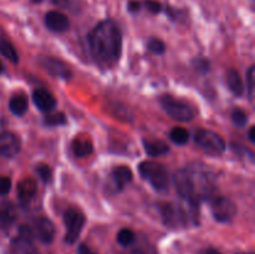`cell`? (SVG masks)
<instances>
[{
    "mask_svg": "<svg viewBox=\"0 0 255 254\" xmlns=\"http://www.w3.org/2000/svg\"><path fill=\"white\" fill-rule=\"evenodd\" d=\"M136 241V234L131 231V229H121V231L117 233V242L119 244H121L122 247H128L131 244L134 243Z\"/></svg>",
    "mask_w": 255,
    "mask_h": 254,
    "instance_id": "cell-24",
    "label": "cell"
},
{
    "mask_svg": "<svg viewBox=\"0 0 255 254\" xmlns=\"http://www.w3.org/2000/svg\"><path fill=\"white\" fill-rule=\"evenodd\" d=\"M2 71H4V65H2L1 60H0V74H1Z\"/></svg>",
    "mask_w": 255,
    "mask_h": 254,
    "instance_id": "cell-39",
    "label": "cell"
},
{
    "mask_svg": "<svg viewBox=\"0 0 255 254\" xmlns=\"http://www.w3.org/2000/svg\"><path fill=\"white\" fill-rule=\"evenodd\" d=\"M139 174L156 191L162 192L168 188V173L161 163L154 161H144L138 166Z\"/></svg>",
    "mask_w": 255,
    "mask_h": 254,
    "instance_id": "cell-4",
    "label": "cell"
},
{
    "mask_svg": "<svg viewBox=\"0 0 255 254\" xmlns=\"http://www.w3.org/2000/svg\"><path fill=\"white\" fill-rule=\"evenodd\" d=\"M174 184L183 201L199 206L202 201L211 197L214 189V176L207 166L194 164L177 171Z\"/></svg>",
    "mask_w": 255,
    "mask_h": 254,
    "instance_id": "cell-2",
    "label": "cell"
},
{
    "mask_svg": "<svg viewBox=\"0 0 255 254\" xmlns=\"http://www.w3.org/2000/svg\"><path fill=\"white\" fill-rule=\"evenodd\" d=\"M194 69H197L201 72H207L209 70V62L206 59H196L193 61Z\"/></svg>",
    "mask_w": 255,
    "mask_h": 254,
    "instance_id": "cell-33",
    "label": "cell"
},
{
    "mask_svg": "<svg viewBox=\"0 0 255 254\" xmlns=\"http://www.w3.org/2000/svg\"><path fill=\"white\" fill-rule=\"evenodd\" d=\"M40 65L45 71L49 72L51 76L59 77V79L69 80L72 76V71L69 65L65 64L62 60L56 59V57L45 56L40 60Z\"/></svg>",
    "mask_w": 255,
    "mask_h": 254,
    "instance_id": "cell-10",
    "label": "cell"
},
{
    "mask_svg": "<svg viewBox=\"0 0 255 254\" xmlns=\"http://www.w3.org/2000/svg\"><path fill=\"white\" fill-rule=\"evenodd\" d=\"M255 127H251V129H249V139H251V142H255Z\"/></svg>",
    "mask_w": 255,
    "mask_h": 254,
    "instance_id": "cell-37",
    "label": "cell"
},
{
    "mask_svg": "<svg viewBox=\"0 0 255 254\" xmlns=\"http://www.w3.org/2000/svg\"><path fill=\"white\" fill-rule=\"evenodd\" d=\"M45 25L54 32L66 31L70 26L69 17L59 11H49L45 15Z\"/></svg>",
    "mask_w": 255,
    "mask_h": 254,
    "instance_id": "cell-13",
    "label": "cell"
},
{
    "mask_svg": "<svg viewBox=\"0 0 255 254\" xmlns=\"http://www.w3.org/2000/svg\"><path fill=\"white\" fill-rule=\"evenodd\" d=\"M128 254H156L152 247L148 246H137L131 249Z\"/></svg>",
    "mask_w": 255,
    "mask_h": 254,
    "instance_id": "cell-32",
    "label": "cell"
},
{
    "mask_svg": "<svg viewBox=\"0 0 255 254\" xmlns=\"http://www.w3.org/2000/svg\"><path fill=\"white\" fill-rule=\"evenodd\" d=\"M92 59L100 67L109 69L117 64L122 54V34L112 20L99 22L87 36Z\"/></svg>",
    "mask_w": 255,
    "mask_h": 254,
    "instance_id": "cell-1",
    "label": "cell"
},
{
    "mask_svg": "<svg viewBox=\"0 0 255 254\" xmlns=\"http://www.w3.org/2000/svg\"><path fill=\"white\" fill-rule=\"evenodd\" d=\"M143 147L147 154L152 157L166 154L169 151L168 144L161 139H143Z\"/></svg>",
    "mask_w": 255,
    "mask_h": 254,
    "instance_id": "cell-20",
    "label": "cell"
},
{
    "mask_svg": "<svg viewBox=\"0 0 255 254\" xmlns=\"http://www.w3.org/2000/svg\"><path fill=\"white\" fill-rule=\"evenodd\" d=\"M159 102H161L162 107L166 111V114L171 119L181 122H187L193 120L194 111L187 102L178 99H174V97L169 96V95H163L159 99Z\"/></svg>",
    "mask_w": 255,
    "mask_h": 254,
    "instance_id": "cell-5",
    "label": "cell"
},
{
    "mask_svg": "<svg viewBox=\"0 0 255 254\" xmlns=\"http://www.w3.org/2000/svg\"><path fill=\"white\" fill-rule=\"evenodd\" d=\"M203 254H221L219 253L218 251H217V249H213V248H209V249H207L206 252H204Z\"/></svg>",
    "mask_w": 255,
    "mask_h": 254,
    "instance_id": "cell-38",
    "label": "cell"
},
{
    "mask_svg": "<svg viewBox=\"0 0 255 254\" xmlns=\"http://www.w3.org/2000/svg\"><path fill=\"white\" fill-rule=\"evenodd\" d=\"M226 80H227V85H228L232 94L236 95V96L238 97L243 96L244 85H243V81H242L241 75H239V72L237 71V70L234 69L228 70L226 75Z\"/></svg>",
    "mask_w": 255,
    "mask_h": 254,
    "instance_id": "cell-19",
    "label": "cell"
},
{
    "mask_svg": "<svg viewBox=\"0 0 255 254\" xmlns=\"http://www.w3.org/2000/svg\"><path fill=\"white\" fill-rule=\"evenodd\" d=\"M254 72H255L254 66H251L248 71H247V92H248V97L251 101L254 97V80H255Z\"/></svg>",
    "mask_w": 255,
    "mask_h": 254,
    "instance_id": "cell-29",
    "label": "cell"
},
{
    "mask_svg": "<svg viewBox=\"0 0 255 254\" xmlns=\"http://www.w3.org/2000/svg\"><path fill=\"white\" fill-rule=\"evenodd\" d=\"M246 254H253V253H246Z\"/></svg>",
    "mask_w": 255,
    "mask_h": 254,
    "instance_id": "cell-42",
    "label": "cell"
},
{
    "mask_svg": "<svg viewBox=\"0 0 255 254\" xmlns=\"http://www.w3.org/2000/svg\"><path fill=\"white\" fill-rule=\"evenodd\" d=\"M211 211L216 221L227 223L237 214V206L228 197H214L211 202Z\"/></svg>",
    "mask_w": 255,
    "mask_h": 254,
    "instance_id": "cell-8",
    "label": "cell"
},
{
    "mask_svg": "<svg viewBox=\"0 0 255 254\" xmlns=\"http://www.w3.org/2000/svg\"><path fill=\"white\" fill-rule=\"evenodd\" d=\"M20 138L9 131H0V157L12 158L20 152Z\"/></svg>",
    "mask_w": 255,
    "mask_h": 254,
    "instance_id": "cell-11",
    "label": "cell"
},
{
    "mask_svg": "<svg viewBox=\"0 0 255 254\" xmlns=\"http://www.w3.org/2000/svg\"><path fill=\"white\" fill-rule=\"evenodd\" d=\"M72 151H74L75 156L79 158L89 157L94 152V144L87 136L77 137L72 142Z\"/></svg>",
    "mask_w": 255,
    "mask_h": 254,
    "instance_id": "cell-18",
    "label": "cell"
},
{
    "mask_svg": "<svg viewBox=\"0 0 255 254\" xmlns=\"http://www.w3.org/2000/svg\"><path fill=\"white\" fill-rule=\"evenodd\" d=\"M147 49L152 52V54L161 55L166 51V45L162 40L157 39V37H152L147 41Z\"/></svg>",
    "mask_w": 255,
    "mask_h": 254,
    "instance_id": "cell-26",
    "label": "cell"
},
{
    "mask_svg": "<svg viewBox=\"0 0 255 254\" xmlns=\"http://www.w3.org/2000/svg\"><path fill=\"white\" fill-rule=\"evenodd\" d=\"M169 137H171V139L174 143L184 144L188 141L189 132L186 128H183V127H174L171 131V133H169Z\"/></svg>",
    "mask_w": 255,
    "mask_h": 254,
    "instance_id": "cell-23",
    "label": "cell"
},
{
    "mask_svg": "<svg viewBox=\"0 0 255 254\" xmlns=\"http://www.w3.org/2000/svg\"><path fill=\"white\" fill-rule=\"evenodd\" d=\"M52 2L56 5H59V6H62V7L70 6V0H52Z\"/></svg>",
    "mask_w": 255,
    "mask_h": 254,
    "instance_id": "cell-36",
    "label": "cell"
},
{
    "mask_svg": "<svg viewBox=\"0 0 255 254\" xmlns=\"http://www.w3.org/2000/svg\"><path fill=\"white\" fill-rule=\"evenodd\" d=\"M0 131H1V125H0Z\"/></svg>",
    "mask_w": 255,
    "mask_h": 254,
    "instance_id": "cell-41",
    "label": "cell"
},
{
    "mask_svg": "<svg viewBox=\"0 0 255 254\" xmlns=\"http://www.w3.org/2000/svg\"><path fill=\"white\" fill-rule=\"evenodd\" d=\"M127 7H128V10L131 12L139 11V9H141V2L137 1V0H129Z\"/></svg>",
    "mask_w": 255,
    "mask_h": 254,
    "instance_id": "cell-34",
    "label": "cell"
},
{
    "mask_svg": "<svg viewBox=\"0 0 255 254\" xmlns=\"http://www.w3.org/2000/svg\"><path fill=\"white\" fill-rule=\"evenodd\" d=\"M31 1L32 2H40V1H41V0H31Z\"/></svg>",
    "mask_w": 255,
    "mask_h": 254,
    "instance_id": "cell-40",
    "label": "cell"
},
{
    "mask_svg": "<svg viewBox=\"0 0 255 254\" xmlns=\"http://www.w3.org/2000/svg\"><path fill=\"white\" fill-rule=\"evenodd\" d=\"M32 101H34L35 106L40 111L44 112L51 111L56 106V100H55V97L49 91H46L44 89H36L32 92Z\"/></svg>",
    "mask_w": 255,
    "mask_h": 254,
    "instance_id": "cell-15",
    "label": "cell"
},
{
    "mask_svg": "<svg viewBox=\"0 0 255 254\" xmlns=\"http://www.w3.org/2000/svg\"><path fill=\"white\" fill-rule=\"evenodd\" d=\"M132 171L127 166H117L112 171V179L119 191H122L132 181Z\"/></svg>",
    "mask_w": 255,
    "mask_h": 254,
    "instance_id": "cell-17",
    "label": "cell"
},
{
    "mask_svg": "<svg viewBox=\"0 0 255 254\" xmlns=\"http://www.w3.org/2000/svg\"><path fill=\"white\" fill-rule=\"evenodd\" d=\"M9 109L15 116H22L27 110V99L24 95H15L10 99Z\"/></svg>",
    "mask_w": 255,
    "mask_h": 254,
    "instance_id": "cell-21",
    "label": "cell"
},
{
    "mask_svg": "<svg viewBox=\"0 0 255 254\" xmlns=\"http://www.w3.org/2000/svg\"><path fill=\"white\" fill-rule=\"evenodd\" d=\"M84 213L77 208H69L64 213V224L66 227V234H65V242L67 244H74L79 239L80 233L85 226Z\"/></svg>",
    "mask_w": 255,
    "mask_h": 254,
    "instance_id": "cell-7",
    "label": "cell"
},
{
    "mask_svg": "<svg viewBox=\"0 0 255 254\" xmlns=\"http://www.w3.org/2000/svg\"><path fill=\"white\" fill-rule=\"evenodd\" d=\"M7 254H40V252L32 243V239L17 236L10 242Z\"/></svg>",
    "mask_w": 255,
    "mask_h": 254,
    "instance_id": "cell-12",
    "label": "cell"
},
{
    "mask_svg": "<svg viewBox=\"0 0 255 254\" xmlns=\"http://www.w3.org/2000/svg\"><path fill=\"white\" fill-rule=\"evenodd\" d=\"M144 6L152 14H158L162 10V5L158 1H156V0H146L144 1Z\"/></svg>",
    "mask_w": 255,
    "mask_h": 254,
    "instance_id": "cell-31",
    "label": "cell"
},
{
    "mask_svg": "<svg viewBox=\"0 0 255 254\" xmlns=\"http://www.w3.org/2000/svg\"><path fill=\"white\" fill-rule=\"evenodd\" d=\"M232 121L237 127H244L248 122V116L243 110L236 109L232 112Z\"/></svg>",
    "mask_w": 255,
    "mask_h": 254,
    "instance_id": "cell-27",
    "label": "cell"
},
{
    "mask_svg": "<svg viewBox=\"0 0 255 254\" xmlns=\"http://www.w3.org/2000/svg\"><path fill=\"white\" fill-rule=\"evenodd\" d=\"M29 229L32 239H39L44 244H50L54 241L55 227L52 222L46 217H40V218L35 219L31 226H29Z\"/></svg>",
    "mask_w": 255,
    "mask_h": 254,
    "instance_id": "cell-9",
    "label": "cell"
},
{
    "mask_svg": "<svg viewBox=\"0 0 255 254\" xmlns=\"http://www.w3.org/2000/svg\"><path fill=\"white\" fill-rule=\"evenodd\" d=\"M0 54L4 57H6L9 61H11L12 64H16L19 61V56H17L15 47L6 39L1 36H0Z\"/></svg>",
    "mask_w": 255,
    "mask_h": 254,
    "instance_id": "cell-22",
    "label": "cell"
},
{
    "mask_svg": "<svg viewBox=\"0 0 255 254\" xmlns=\"http://www.w3.org/2000/svg\"><path fill=\"white\" fill-rule=\"evenodd\" d=\"M198 204L186 201H183L182 204L164 203L161 206V214L163 223L169 228H187L198 224Z\"/></svg>",
    "mask_w": 255,
    "mask_h": 254,
    "instance_id": "cell-3",
    "label": "cell"
},
{
    "mask_svg": "<svg viewBox=\"0 0 255 254\" xmlns=\"http://www.w3.org/2000/svg\"><path fill=\"white\" fill-rule=\"evenodd\" d=\"M36 182L32 178H24L17 184V197H19L20 203L24 204V206H26L34 199V197L36 196Z\"/></svg>",
    "mask_w": 255,
    "mask_h": 254,
    "instance_id": "cell-14",
    "label": "cell"
},
{
    "mask_svg": "<svg viewBox=\"0 0 255 254\" xmlns=\"http://www.w3.org/2000/svg\"><path fill=\"white\" fill-rule=\"evenodd\" d=\"M197 146L211 156H219L226 151V142L218 133L209 129H198L194 134Z\"/></svg>",
    "mask_w": 255,
    "mask_h": 254,
    "instance_id": "cell-6",
    "label": "cell"
},
{
    "mask_svg": "<svg viewBox=\"0 0 255 254\" xmlns=\"http://www.w3.org/2000/svg\"><path fill=\"white\" fill-rule=\"evenodd\" d=\"M11 189V179L6 176L0 177V196H6Z\"/></svg>",
    "mask_w": 255,
    "mask_h": 254,
    "instance_id": "cell-30",
    "label": "cell"
},
{
    "mask_svg": "<svg viewBox=\"0 0 255 254\" xmlns=\"http://www.w3.org/2000/svg\"><path fill=\"white\" fill-rule=\"evenodd\" d=\"M15 219H16V209L14 204L10 202L0 203V231L11 227Z\"/></svg>",
    "mask_w": 255,
    "mask_h": 254,
    "instance_id": "cell-16",
    "label": "cell"
},
{
    "mask_svg": "<svg viewBox=\"0 0 255 254\" xmlns=\"http://www.w3.org/2000/svg\"><path fill=\"white\" fill-rule=\"evenodd\" d=\"M44 124L50 127L61 126V125L66 124V116L64 114H61V112H55V114L46 115L44 119Z\"/></svg>",
    "mask_w": 255,
    "mask_h": 254,
    "instance_id": "cell-25",
    "label": "cell"
},
{
    "mask_svg": "<svg viewBox=\"0 0 255 254\" xmlns=\"http://www.w3.org/2000/svg\"><path fill=\"white\" fill-rule=\"evenodd\" d=\"M35 171H36V173L39 174V177L42 179V182H45V183H49L52 179V171L47 164H37V166L35 167Z\"/></svg>",
    "mask_w": 255,
    "mask_h": 254,
    "instance_id": "cell-28",
    "label": "cell"
},
{
    "mask_svg": "<svg viewBox=\"0 0 255 254\" xmlns=\"http://www.w3.org/2000/svg\"><path fill=\"white\" fill-rule=\"evenodd\" d=\"M77 254H97L96 252L92 251L89 246L86 244H80L79 249H77Z\"/></svg>",
    "mask_w": 255,
    "mask_h": 254,
    "instance_id": "cell-35",
    "label": "cell"
}]
</instances>
